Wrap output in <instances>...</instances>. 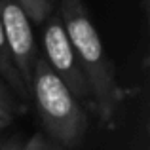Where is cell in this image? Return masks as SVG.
Listing matches in <instances>:
<instances>
[{
  "label": "cell",
  "instance_id": "1",
  "mask_svg": "<svg viewBox=\"0 0 150 150\" xmlns=\"http://www.w3.org/2000/svg\"><path fill=\"white\" fill-rule=\"evenodd\" d=\"M59 17L69 36L76 59L86 74L91 93V103L101 122L112 125L118 108L124 103L125 91L114 78V67L105 51L99 33L95 30L82 0H59Z\"/></svg>",
  "mask_w": 150,
  "mask_h": 150
},
{
  "label": "cell",
  "instance_id": "10",
  "mask_svg": "<svg viewBox=\"0 0 150 150\" xmlns=\"http://www.w3.org/2000/svg\"><path fill=\"white\" fill-rule=\"evenodd\" d=\"M13 114L11 112H8V110H4V108H0V129H4V127H8V125L13 122Z\"/></svg>",
  "mask_w": 150,
  "mask_h": 150
},
{
  "label": "cell",
  "instance_id": "7",
  "mask_svg": "<svg viewBox=\"0 0 150 150\" xmlns=\"http://www.w3.org/2000/svg\"><path fill=\"white\" fill-rule=\"evenodd\" d=\"M0 108L11 112L13 116H19V114H23L27 110V105H23V103L10 91V88L6 86V82H4L2 78H0Z\"/></svg>",
  "mask_w": 150,
  "mask_h": 150
},
{
  "label": "cell",
  "instance_id": "5",
  "mask_svg": "<svg viewBox=\"0 0 150 150\" xmlns=\"http://www.w3.org/2000/svg\"><path fill=\"white\" fill-rule=\"evenodd\" d=\"M0 78L6 82V86L10 88V91L17 97L23 105L30 103V91L27 89L25 82L21 80L17 69H15L13 61L10 57V51L6 46V38H4V30H2V21H0Z\"/></svg>",
  "mask_w": 150,
  "mask_h": 150
},
{
  "label": "cell",
  "instance_id": "4",
  "mask_svg": "<svg viewBox=\"0 0 150 150\" xmlns=\"http://www.w3.org/2000/svg\"><path fill=\"white\" fill-rule=\"evenodd\" d=\"M0 21H2V30L10 57L21 80L25 82L27 89L30 91L33 70L38 59V50L30 21L17 4V0H0Z\"/></svg>",
  "mask_w": 150,
  "mask_h": 150
},
{
  "label": "cell",
  "instance_id": "2",
  "mask_svg": "<svg viewBox=\"0 0 150 150\" xmlns=\"http://www.w3.org/2000/svg\"><path fill=\"white\" fill-rule=\"evenodd\" d=\"M30 101L36 106L46 137L61 148H76L82 143L88 129L86 110L42 55H38L33 70Z\"/></svg>",
  "mask_w": 150,
  "mask_h": 150
},
{
  "label": "cell",
  "instance_id": "3",
  "mask_svg": "<svg viewBox=\"0 0 150 150\" xmlns=\"http://www.w3.org/2000/svg\"><path fill=\"white\" fill-rule=\"evenodd\" d=\"M42 46H44V53H46L44 59L48 61L50 69L61 78V82L69 88L74 99L78 103H80V99L91 101L86 74L76 59V53L72 50V44L67 36L63 21L57 11H53L44 23Z\"/></svg>",
  "mask_w": 150,
  "mask_h": 150
},
{
  "label": "cell",
  "instance_id": "9",
  "mask_svg": "<svg viewBox=\"0 0 150 150\" xmlns=\"http://www.w3.org/2000/svg\"><path fill=\"white\" fill-rule=\"evenodd\" d=\"M23 143H25V141L19 135H11V137H6V139L2 137V139H0V150H21Z\"/></svg>",
  "mask_w": 150,
  "mask_h": 150
},
{
  "label": "cell",
  "instance_id": "6",
  "mask_svg": "<svg viewBox=\"0 0 150 150\" xmlns=\"http://www.w3.org/2000/svg\"><path fill=\"white\" fill-rule=\"evenodd\" d=\"M17 4L34 25H44L46 19L53 13V0H17Z\"/></svg>",
  "mask_w": 150,
  "mask_h": 150
},
{
  "label": "cell",
  "instance_id": "8",
  "mask_svg": "<svg viewBox=\"0 0 150 150\" xmlns=\"http://www.w3.org/2000/svg\"><path fill=\"white\" fill-rule=\"evenodd\" d=\"M21 150H65V148H61L57 143H53L44 133H34L33 137H29V141L23 143Z\"/></svg>",
  "mask_w": 150,
  "mask_h": 150
},
{
  "label": "cell",
  "instance_id": "11",
  "mask_svg": "<svg viewBox=\"0 0 150 150\" xmlns=\"http://www.w3.org/2000/svg\"><path fill=\"white\" fill-rule=\"evenodd\" d=\"M0 139H2V137H0Z\"/></svg>",
  "mask_w": 150,
  "mask_h": 150
}]
</instances>
